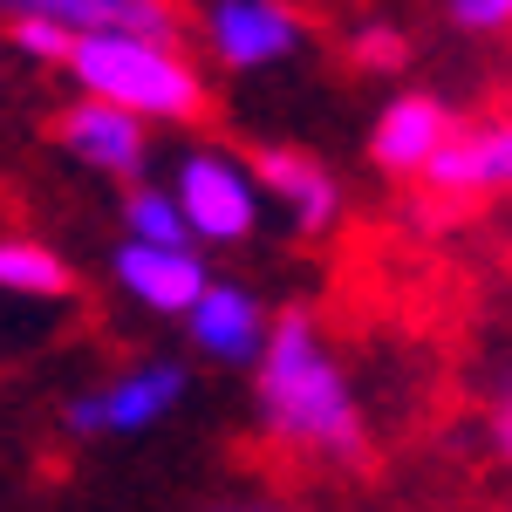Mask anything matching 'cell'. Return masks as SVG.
I'll return each mask as SVG.
<instances>
[{
    "label": "cell",
    "instance_id": "obj_1",
    "mask_svg": "<svg viewBox=\"0 0 512 512\" xmlns=\"http://www.w3.org/2000/svg\"><path fill=\"white\" fill-rule=\"evenodd\" d=\"M260 424L287 444L328 465H355L362 458V410L342 376V362L328 355L321 328L308 315H280L260 355Z\"/></svg>",
    "mask_w": 512,
    "mask_h": 512
},
{
    "label": "cell",
    "instance_id": "obj_2",
    "mask_svg": "<svg viewBox=\"0 0 512 512\" xmlns=\"http://www.w3.org/2000/svg\"><path fill=\"white\" fill-rule=\"evenodd\" d=\"M69 76L82 82V96L117 103L130 117H192L205 103L192 62L171 41H144V35H82L69 55Z\"/></svg>",
    "mask_w": 512,
    "mask_h": 512
},
{
    "label": "cell",
    "instance_id": "obj_3",
    "mask_svg": "<svg viewBox=\"0 0 512 512\" xmlns=\"http://www.w3.org/2000/svg\"><path fill=\"white\" fill-rule=\"evenodd\" d=\"M171 198L185 205V226L192 239H212V246H226V239H246L260 226V178L246 171V164L219 158V151H192V158L178 164V185Z\"/></svg>",
    "mask_w": 512,
    "mask_h": 512
},
{
    "label": "cell",
    "instance_id": "obj_4",
    "mask_svg": "<svg viewBox=\"0 0 512 512\" xmlns=\"http://www.w3.org/2000/svg\"><path fill=\"white\" fill-rule=\"evenodd\" d=\"M178 396H185V369L178 362H144V369H130V376H117L110 390L96 396H76L69 403V431L89 437V431H151L158 417H171L178 410Z\"/></svg>",
    "mask_w": 512,
    "mask_h": 512
},
{
    "label": "cell",
    "instance_id": "obj_5",
    "mask_svg": "<svg viewBox=\"0 0 512 512\" xmlns=\"http://www.w3.org/2000/svg\"><path fill=\"white\" fill-rule=\"evenodd\" d=\"M205 28L226 69H274L301 48V21L280 0H219Z\"/></svg>",
    "mask_w": 512,
    "mask_h": 512
},
{
    "label": "cell",
    "instance_id": "obj_6",
    "mask_svg": "<svg viewBox=\"0 0 512 512\" xmlns=\"http://www.w3.org/2000/svg\"><path fill=\"white\" fill-rule=\"evenodd\" d=\"M14 21L35 14V21H55L69 35H144V41H171L178 14L171 0H0Z\"/></svg>",
    "mask_w": 512,
    "mask_h": 512
},
{
    "label": "cell",
    "instance_id": "obj_7",
    "mask_svg": "<svg viewBox=\"0 0 512 512\" xmlns=\"http://www.w3.org/2000/svg\"><path fill=\"white\" fill-rule=\"evenodd\" d=\"M437 192H458V198H478V192H512V117H485V123H465L437 164L424 171Z\"/></svg>",
    "mask_w": 512,
    "mask_h": 512
},
{
    "label": "cell",
    "instance_id": "obj_8",
    "mask_svg": "<svg viewBox=\"0 0 512 512\" xmlns=\"http://www.w3.org/2000/svg\"><path fill=\"white\" fill-rule=\"evenodd\" d=\"M458 137V123H451V110L437 103V96H396L390 110L376 117V130H369V158L383 164V171H431L437 151Z\"/></svg>",
    "mask_w": 512,
    "mask_h": 512
},
{
    "label": "cell",
    "instance_id": "obj_9",
    "mask_svg": "<svg viewBox=\"0 0 512 512\" xmlns=\"http://www.w3.org/2000/svg\"><path fill=\"white\" fill-rule=\"evenodd\" d=\"M192 342L212 362H253L260 369V355H267V315H260V301L246 294V287H226V280H212L205 287V301H198L192 315Z\"/></svg>",
    "mask_w": 512,
    "mask_h": 512
},
{
    "label": "cell",
    "instance_id": "obj_10",
    "mask_svg": "<svg viewBox=\"0 0 512 512\" xmlns=\"http://www.w3.org/2000/svg\"><path fill=\"white\" fill-rule=\"evenodd\" d=\"M117 280L144 301V308H158V315H192L198 301H205V267H198V253H171V246H123L117 253Z\"/></svg>",
    "mask_w": 512,
    "mask_h": 512
},
{
    "label": "cell",
    "instance_id": "obj_11",
    "mask_svg": "<svg viewBox=\"0 0 512 512\" xmlns=\"http://www.w3.org/2000/svg\"><path fill=\"white\" fill-rule=\"evenodd\" d=\"M253 178H260V192H274L287 212H294V226L301 233H328L335 226V205H342V192H335V178L321 171L308 151H287V144H267L260 158H253Z\"/></svg>",
    "mask_w": 512,
    "mask_h": 512
},
{
    "label": "cell",
    "instance_id": "obj_12",
    "mask_svg": "<svg viewBox=\"0 0 512 512\" xmlns=\"http://www.w3.org/2000/svg\"><path fill=\"white\" fill-rule=\"evenodd\" d=\"M62 144H69L82 164L130 178V171L144 164V117H130V110H117V103H96V96H82L76 110L62 117Z\"/></svg>",
    "mask_w": 512,
    "mask_h": 512
},
{
    "label": "cell",
    "instance_id": "obj_13",
    "mask_svg": "<svg viewBox=\"0 0 512 512\" xmlns=\"http://www.w3.org/2000/svg\"><path fill=\"white\" fill-rule=\"evenodd\" d=\"M0 294L55 301V294H69V267L41 239H0Z\"/></svg>",
    "mask_w": 512,
    "mask_h": 512
},
{
    "label": "cell",
    "instance_id": "obj_14",
    "mask_svg": "<svg viewBox=\"0 0 512 512\" xmlns=\"http://www.w3.org/2000/svg\"><path fill=\"white\" fill-rule=\"evenodd\" d=\"M123 226H130V239H137V246H171V253H185V246H192L185 205H178L171 192H130Z\"/></svg>",
    "mask_w": 512,
    "mask_h": 512
},
{
    "label": "cell",
    "instance_id": "obj_15",
    "mask_svg": "<svg viewBox=\"0 0 512 512\" xmlns=\"http://www.w3.org/2000/svg\"><path fill=\"white\" fill-rule=\"evenodd\" d=\"M14 48H21V55H35V62H69V55H76V35H69V28H55V21L21 14V21H14Z\"/></svg>",
    "mask_w": 512,
    "mask_h": 512
},
{
    "label": "cell",
    "instance_id": "obj_16",
    "mask_svg": "<svg viewBox=\"0 0 512 512\" xmlns=\"http://www.w3.org/2000/svg\"><path fill=\"white\" fill-rule=\"evenodd\" d=\"M355 62H362V69H403V62H410V41L376 21V28L355 35Z\"/></svg>",
    "mask_w": 512,
    "mask_h": 512
},
{
    "label": "cell",
    "instance_id": "obj_17",
    "mask_svg": "<svg viewBox=\"0 0 512 512\" xmlns=\"http://www.w3.org/2000/svg\"><path fill=\"white\" fill-rule=\"evenodd\" d=\"M451 21L472 35H492V28H512V0H451Z\"/></svg>",
    "mask_w": 512,
    "mask_h": 512
},
{
    "label": "cell",
    "instance_id": "obj_18",
    "mask_svg": "<svg viewBox=\"0 0 512 512\" xmlns=\"http://www.w3.org/2000/svg\"><path fill=\"white\" fill-rule=\"evenodd\" d=\"M492 437H499V451L512 458V390L499 396V417H492Z\"/></svg>",
    "mask_w": 512,
    "mask_h": 512
},
{
    "label": "cell",
    "instance_id": "obj_19",
    "mask_svg": "<svg viewBox=\"0 0 512 512\" xmlns=\"http://www.w3.org/2000/svg\"><path fill=\"white\" fill-rule=\"evenodd\" d=\"M239 512H267V506H239Z\"/></svg>",
    "mask_w": 512,
    "mask_h": 512
}]
</instances>
